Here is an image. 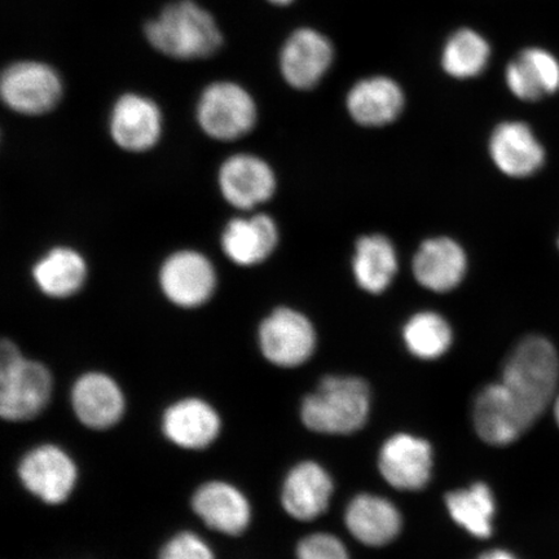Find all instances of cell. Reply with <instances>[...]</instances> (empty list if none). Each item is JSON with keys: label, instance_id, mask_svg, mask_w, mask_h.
<instances>
[{"label": "cell", "instance_id": "6da1fadb", "mask_svg": "<svg viewBox=\"0 0 559 559\" xmlns=\"http://www.w3.org/2000/svg\"><path fill=\"white\" fill-rule=\"evenodd\" d=\"M558 382L556 347L540 335H528L509 354L500 383L510 404L530 430L555 403Z\"/></svg>", "mask_w": 559, "mask_h": 559}, {"label": "cell", "instance_id": "7a4b0ae2", "mask_svg": "<svg viewBox=\"0 0 559 559\" xmlns=\"http://www.w3.org/2000/svg\"><path fill=\"white\" fill-rule=\"evenodd\" d=\"M55 391L51 369L27 358L15 341L0 345V416L7 423L34 421L50 407Z\"/></svg>", "mask_w": 559, "mask_h": 559}, {"label": "cell", "instance_id": "3957f363", "mask_svg": "<svg viewBox=\"0 0 559 559\" xmlns=\"http://www.w3.org/2000/svg\"><path fill=\"white\" fill-rule=\"evenodd\" d=\"M370 409L368 384L356 377H325L300 408L306 428L319 435L347 436L365 428Z\"/></svg>", "mask_w": 559, "mask_h": 559}, {"label": "cell", "instance_id": "277c9868", "mask_svg": "<svg viewBox=\"0 0 559 559\" xmlns=\"http://www.w3.org/2000/svg\"><path fill=\"white\" fill-rule=\"evenodd\" d=\"M145 35L156 50L180 60L209 58L223 41L213 16L191 0L166 7L146 25Z\"/></svg>", "mask_w": 559, "mask_h": 559}, {"label": "cell", "instance_id": "5b68a950", "mask_svg": "<svg viewBox=\"0 0 559 559\" xmlns=\"http://www.w3.org/2000/svg\"><path fill=\"white\" fill-rule=\"evenodd\" d=\"M17 478L25 491L48 507L64 506L80 481V467L64 447L40 443L21 456Z\"/></svg>", "mask_w": 559, "mask_h": 559}, {"label": "cell", "instance_id": "8992f818", "mask_svg": "<svg viewBox=\"0 0 559 559\" xmlns=\"http://www.w3.org/2000/svg\"><path fill=\"white\" fill-rule=\"evenodd\" d=\"M195 118L204 134L216 142H236L250 134L258 121L257 104L234 82H215L201 94Z\"/></svg>", "mask_w": 559, "mask_h": 559}, {"label": "cell", "instance_id": "52a82bcc", "mask_svg": "<svg viewBox=\"0 0 559 559\" xmlns=\"http://www.w3.org/2000/svg\"><path fill=\"white\" fill-rule=\"evenodd\" d=\"M158 286L164 297L181 310H198L213 299L218 274L212 260L194 249L175 250L158 270Z\"/></svg>", "mask_w": 559, "mask_h": 559}, {"label": "cell", "instance_id": "ba28073f", "mask_svg": "<svg viewBox=\"0 0 559 559\" xmlns=\"http://www.w3.org/2000/svg\"><path fill=\"white\" fill-rule=\"evenodd\" d=\"M258 346L270 365L297 368L311 358L317 347V332L302 312L277 307L258 328Z\"/></svg>", "mask_w": 559, "mask_h": 559}, {"label": "cell", "instance_id": "9c48e42d", "mask_svg": "<svg viewBox=\"0 0 559 559\" xmlns=\"http://www.w3.org/2000/svg\"><path fill=\"white\" fill-rule=\"evenodd\" d=\"M69 397L76 421L91 431L115 429L128 412V397L120 382L103 370L76 377Z\"/></svg>", "mask_w": 559, "mask_h": 559}, {"label": "cell", "instance_id": "30bf717a", "mask_svg": "<svg viewBox=\"0 0 559 559\" xmlns=\"http://www.w3.org/2000/svg\"><path fill=\"white\" fill-rule=\"evenodd\" d=\"M2 100L23 116H45L58 107L62 83L51 67L37 61H20L7 68L0 80Z\"/></svg>", "mask_w": 559, "mask_h": 559}, {"label": "cell", "instance_id": "8fae6325", "mask_svg": "<svg viewBox=\"0 0 559 559\" xmlns=\"http://www.w3.org/2000/svg\"><path fill=\"white\" fill-rule=\"evenodd\" d=\"M159 428L160 435L177 449L201 452L218 442L223 418L204 397L185 396L167 405Z\"/></svg>", "mask_w": 559, "mask_h": 559}, {"label": "cell", "instance_id": "7c38bea8", "mask_svg": "<svg viewBox=\"0 0 559 559\" xmlns=\"http://www.w3.org/2000/svg\"><path fill=\"white\" fill-rule=\"evenodd\" d=\"M193 514L213 533L240 537L253 521V507L239 486L225 479H210L194 488Z\"/></svg>", "mask_w": 559, "mask_h": 559}, {"label": "cell", "instance_id": "4fadbf2b", "mask_svg": "<svg viewBox=\"0 0 559 559\" xmlns=\"http://www.w3.org/2000/svg\"><path fill=\"white\" fill-rule=\"evenodd\" d=\"M218 188L228 205L253 212L276 192L277 179L267 160L253 153H235L219 166Z\"/></svg>", "mask_w": 559, "mask_h": 559}, {"label": "cell", "instance_id": "5bb4252c", "mask_svg": "<svg viewBox=\"0 0 559 559\" xmlns=\"http://www.w3.org/2000/svg\"><path fill=\"white\" fill-rule=\"evenodd\" d=\"M108 129L117 148L142 155L155 150L163 138V111L150 97L124 94L111 108Z\"/></svg>", "mask_w": 559, "mask_h": 559}, {"label": "cell", "instance_id": "9a60e30c", "mask_svg": "<svg viewBox=\"0 0 559 559\" xmlns=\"http://www.w3.org/2000/svg\"><path fill=\"white\" fill-rule=\"evenodd\" d=\"M334 62L330 38L312 27H300L285 40L280 53L284 80L296 90L317 87Z\"/></svg>", "mask_w": 559, "mask_h": 559}, {"label": "cell", "instance_id": "2e32d148", "mask_svg": "<svg viewBox=\"0 0 559 559\" xmlns=\"http://www.w3.org/2000/svg\"><path fill=\"white\" fill-rule=\"evenodd\" d=\"M280 233L272 216L257 213L236 216L222 230L221 248L239 267H255L269 260L278 247Z\"/></svg>", "mask_w": 559, "mask_h": 559}, {"label": "cell", "instance_id": "e0dca14e", "mask_svg": "<svg viewBox=\"0 0 559 559\" xmlns=\"http://www.w3.org/2000/svg\"><path fill=\"white\" fill-rule=\"evenodd\" d=\"M379 467L389 485L402 491H417L431 478V447L421 438L394 436L382 447Z\"/></svg>", "mask_w": 559, "mask_h": 559}, {"label": "cell", "instance_id": "ac0fdd59", "mask_svg": "<svg viewBox=\"0 0 559 559\" xmlns=\"http://www.w3.org/2000/svg\"><path fill=\"white\" fill-rule=\"evenodd\" d=\"M333 493V480L323 466L304 461L292 467L283 481L282 506L292 519L317 520L323 514Z\"/></svg>", "mask_w": 559, "mask_h": 559}, {"label": "cell", "instance_id": "d6986e66", "mask_svg": "<svg viewBox=\"0 0 559 559\" xmlns=\"http://www.w3.org/2000/svg\"><path fill=\"white\" fill-rule=\"evenodd\" d=\"M489 155L498 169L512 178H527L542 169L545 152L523 122L500 123L489 139Z\"/></svg>", "mask_w": 559, "mask_h": 559}, {"label": "cell", "instance_id": "ffe728a7", "mask_svg": "<svg viewBox=\"0 0 559 559\" xmlns=\"http://www.w3.org/2000/svg\"><path fill=\"white\" fill-rule=\"evenodd\" d=\"M404 107L405 95L400 83L384 75H372L356 82L346 97L348 115L366 128L393 123Z\"/></svg>", "mask_w": 559, "mask_h": 559}, {"label": "cell", "instance_id": "44dd1931", "mask_svg": "<svg viewBox=\"0 0 559 559\" xmlns=\"http://www.w3.org/2000/svg\"><path fill=\"white\" fill-rule=\"evenodd\" d=\"M467 270L465 250L450 237L426 240L414 258V274L425 289L447 293L457 288Z\"/></svg>", "mask_w": 559, "mask_h": 559}, {"label": "cell", "instance_id": "7402d4cb", "mask_svg": "<svg viewBox=\"0 0 559 559\" xmlns=\"http://www.w3.org/2000/svg\"><path fill=\"white\" fill-rule=\"evenodd\" d=\"M33 283L41 295L51 299H69L85 288L88 277L86 258L70 247H53L32 267Z\"/></svg>", "mask_w": 559, "mask_h": 559}, {"label": "cell", "instance_id": "603a6c76", "mask_svg": "<svg viewBox=\"0 0 559 559\" xmlns=\"http://www.w3.org/2000/svg\"><path fill=\"white\" fill-rule=\"evenodd\" d=\"M506 81L520 100H542L559 90V61L543 48H526L509 62Z\"/></svg>", "mask_w": 559, "mask_h": 559}, {"label": "cell", "instance_id": "cb8c5ba5", "mask_svg": "<svg viewBox=\"0 0 559 559\" xmlns=\"http://www.w3.org/2000/svg\"><path fill=\"white\" fill-rule=\"evenodd\" d=\"M473 418L479 438L489 445L512 444L528 431L500 382L480 391L474 403Z\"/></svg>", "mask_w": 559, "mask_h": 559}, {"label": "cell", "instance_id": "d4e9b609", "mask_svg": "<svg viewBox=\"0 0 559 559\" xmlns=\"http://www.w3.org/2000/svg\"><path fill=\"white\" fill-rule=\"evenodd\" d=\"M345 520L349 534L368 547H382L395 540L402 530L400 510L374 495L356 496L347 507Z\"/></svg>", "mask_w": 559, "mask_h": 559}, {"label": "cell", "instance_id": "484cf974", "mask_svg": "<svg viewBox=\"0 0 559 559\" xmlns=\"http://www.w3.org/2000/svg\"><path fill=\"white\" fill-rule=\"evenodd\" d=\"M356 283L370 295H380L389 288L397 272L394 245L382 235L360 237L353 258Z\"/></svg>", "mask_w": 559, "mask_h": 559}, {"label": "cell", "instance_id": "4316f807", "mask_svg": "<svg viewBox=\"0 0 559 559\" xmlns=\"http://www.w3.org/2000/svg\"><path fill=\"white\" fill-rule=\"evenodd\" d=\"M491 59V46L477 31L463 27L453 32L440 53V64L454 80H472L485 72Z\"/></svg>", "mask_w": 559, "mask_h": 559}, {"label": "cell", "instance_id": "83f0119b", "mask_svg": "<svg viewBox=\"0 0 559 559\" xmlns=\"http://www.w3.org/2000/svg\"><path fill=\"white\" fill-rule=\"evenodd\" d=\"M445 504L452 520L467 533L479 539L491 536L496 506L487 485L475 484L471 488L453 491L447 495Z\"/></svg>", "mask_w": 559, "mask_h": 559}, {"label": "cell", "instance_id": "f1b7e54d", "mask_svg": "<svg viewBox=\"0 0 559 559\" xmlns=\"http://www.w3.org/2000/svg\"><path fill=\"white\" fill-rule=\"evenodd\" d=\"M405 346L416 358L435 360L449 352L452 330L442 314L423 311L414 314L403 331Z\"/></svg>", "mask_w": 559, "mask_h": 559}, {"label": "cell", "instance_id": "f546056e", "mask_svg": "<svg viewBox=\"0 0 559 559\" xmlns=\"http://www.w3.org/2000/svg\"><path fill=\"white\" fill-rule=\"evenodd\" d=\"M157 559H216V555L204 536L181 530L163 544Z\"/></svg>", "mask_w": 559, "mask_h": 559}, {"label": "cell", "instance_id": "4dcf8cb0", "mask_svg": "<svg viewBox=\"0 0 559 559\" xmlns=\"http://www.w3.org/2000/svg\"><path fill=\"white\" fill-rule=\"evenodd\" d=\"M297 559H349V557L338 537L330 534H313L299 542Z\"/></svg>", "mask_w": 559, "mask_h": 559}, {"label": "cell", "instance_id": "1f68e13d", "mask_svg": "<svg viewBox=\"0 0 559 559\" xmlns=\"http://www.w3.org/2000/svg\"><path fill=\"white\" fill-rule=\"evenodd\" d=\"M478 559H516L513 555H510L509 551L495 549L491 551H487L484 556H480Z\"/></svg>", "mask_w": 559, "mask_h": 559}, {"label": "cell", "instance_id": "d6a6232c", "mask_svg": "<svg viewBox=\"0 0 559 559\" xmlns=\"http://www.w3.org/2000/svg\"><path fill=\"white\" fill-rule=\"evenodd\" d=\"M269 2L276 5H289L295 2V0H269Z\"/></svg>", "mask_w": 559, "mask_h": 559}, {"label": "cell", "instance_id": "836d02e7", "mask_svg": "<svg viewBox=\"0 0 559 559\" xmlns=\"http://www.w3.org/2000/svg\"><path fill=\"white\" fill-rule=\"evenodd\" d=\"M554 408H555L556 421H557V424L559 426V394L557 395L556 401L554 403Z\"/></svg>", "mask_w": 559, "mask_h": 559}]
</instances>
